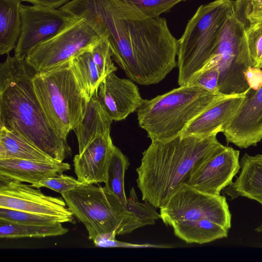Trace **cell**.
Returning <instances> with one entry per match:
<instances>
[{"label": "cell", "mask_w": 262, "mask_h": 262, "mask_svg": "<svg viewBox=\"0 0 262 262\" xmlns=\"http://www.w3.org/2000/svg\"><path fill=\"white\" fill-rule=\"evenodd\" d=\"M234 0H215L198 7L178 40V84L187 85L211 59Z\"/></svg>", "instance_id": "obj_5"}, {"label": "cell", "mask_w": 262, "mask_h": 262, "mask_svg": "<svg viewBox=\"0 0 262 262\" xmlns=\"http://www.w3.org/2000/svg\"><path fill=\"white\" fill-rule=\"evenodd\" d=\"M93 46L74 56L69 62L77 82L88 102L98 92L103 80L93 59L91 52Z\"/></svg>", "instance_id": "obj_23"}, {"label": "cell", "mask_w": 262, "mask_h": 262, "mask_svg": "<svg viewBox=\"0 0 262 262\" xmlns=\"http://www.w3.org/2000/svg\"><path fill=\"white\" fill-rule=\"evenodd\" d=\"M250 89L224 98L206 110L188 124L180 137L205 138L223 133Z\"/></svg>", "instance_id": "obj_17"}, {"label": "cell", "mask_w": 262, "mask_h": 262, "mask_svg": "<svg viewBox=\"0 0 262 262\" xmlns=\"http://www.w3.org/2000/svg\"><path fill=\"white\" fill-rule=\"evenodd\" d=\"M34 188L13 180L1 182L0 207L66 219L75 224V216L63 198L46 195Z\"/></svg>", "instance_id": "obj_12"}, {"label": "cell", "mask_w": 262, "mask_h": 262, "mask_svg": "<svg viewBox=\"0 0 262 262\" xmlns=\"http://www.w3.org/2000/svg\"><path fill=\"white\" fill-rule=\"evenodd\" d=\"M21 0H0V54L15 49L21 27Z\"/></svg>", "instance_id": "obj_21"}, {"label": "cell", "mask_w": 262, "mask_h": 262, "mask_svg": "<svg viewBox=\"0 0 262 262\" xmlns=\"http://www.w3.org/2000/svg\"><path fill=\"white\" fill-rule=\"evenodd\" d=\"M222 145L216 135L151 141L136 169L142 200L156 208L163 206L185 182L193 167Z\"/></svg>", "instance_id": "obj_3"}, {"label": "cell", "mask_w": 262, "mask_h": 262, "mask_svg": "<svg viewBox=\"0 0 262 262\" xmlns=\"http://www.w3.org/2000/svg\"><path fill=\"white\" fill-rule=\"evenodd\" d=\"M230 96L195 85L180 86L151 99H143L137 111L139 125L151 141H166L180 136L194 119Z\"/></svg>", "instance_id": "obj_4"}, {"label": "cell", "mask_w": 262, "mask_h": 262, "mask_svg": "<svg viewBox=\"0 0 262 262\" xmlns=\"http://www.w3.org/2000/svg\"><path fill=\"white\" fill-rule=\"evenodd\" d=\"M241 172L234 182L224 190L230 200L238 196L254 200L262 205V154H245L240 162Z\"/></svg>", "instance_id": "obj_19"}, {"label": "cell", "mask_w": 262, "mask_h": 262, "mask_svg": "<svg viewBox=\"0 0 262 262\" xmlns=\"http://www.w3.org/2000/svg\"><path fill=\"white\" fill-rule=\"evenodd\" d=\"M54 160L19 135L0 127V160Z\"/></svg>", "instance_id": "obj_24"}, {"label": "cell", "mask_w": 262, "mask_h": 262, "mask_svg": "<svg viewBox=\"0 0 262 262\" xmlns=\"http://www.w3.org/2000/svg\"><path fill=\"white\" fill-rule=\"evenodd\" d=\"M171 227L176 236L189 244H203L227 237L229 231L207 219L176 222Z\"/></svg>", "instance_id": "obj_22"}, {"label": "cell", "mask_w": 262, "mask_h": 262, "mask_svg": "<svg viewBox=\"0 0 262 262\" xmlns=\"http://www.w3.org/2000/svg\"><path fill=\"white\" fill-rule=\"evenodd\" d=\"M244 73L246 82L252 90L257 91L262 85V69L249 66Z\"/></svg>", "instance_id": "obj_34"}, {"label": "cell", "mask_w": 262, "mask_h": 262, "mask_svg": "<svg viewBox=\"0 0 262 262\" xmlns=\"http://www.w3.org/2000/svg\"><path fill=\"white\" fill-rule=\"evenodd\" d=\"M60 9L106 40L113 60L139 84H157L177 66L178 40L164 17H148L122 0H73Z\"/></svg>", "instance_id": "obj_1"}, {"label": "cell", "mask_w": 262, "mask_h": 262, "mask_svg": "<svg viewBox=\"0 0 262 262\" xmlns=\"http://www.w3.org/2000/svg\"><path fill=\"white\" fill-rule=\"evenodd\" d=\"M82 183L75 178L60 174L54 177L45 179L37 183L31 184L37 188L46 187L61 194L71 190Z\"/></svg>", "instance_id": "obj_31"}, {"label": "cell", "mask_w": 262, "mask_h": 262, "mask_svg": "<svg viewBox=\"0 0 262 262\" xmlns=\"http://www.w3.org/2000/svg\"><path fill=\"white\" fill-rule=\"evenodd\" d=\"M228 143L241 148L255 146L262 140V85L251 89L223 132Z\"/></svg>", "instance_id": "obj_14"}, {"label": "cell", "mask_w": 262, "mask_h": 262, "mask_svg": "<svg viewBox=\"0 0 262 262\" xmlns=\"http://www.w3.org/2000/svg\"><path fill=\"white\" fill-rule=\"evenodd\" d=\"M0 220L24 225H48L57 223H70V221L66 219L1 207Z\"/></svg>", "instance_id": "obj_28"}, {"label": "cell", "mask_w": 262, "mask_h": 262, "mask_svg": "<svg viewBox=\"0 0 262 262\" xmlns=\"http://www.w3.org/2000/svg\"><path fill=\"white\" fill-rule=\"evenodd\" d=\"M219 75L217 67H212L196 75L187 85L198 86L213 93H222L219 86Z\"/></svg>", "instance_id": "obj_32"}, {"label": "cell", "mask_w": 262, "mask_h": 262, "mask_svg": "<svg viewBox=\"0 0 262 262\" xmlns=\"http://www.w3.org/2000/svg\"><path fill=\"white\" fill-rule=\"evenodd\" d=\"M37 73L25 59L7 54L0 64V127L12 132L52 159L63 162L72 155L67 140L50 122L33 82Z\"/></svg>", "instance_id": "obj_2"}, {"label": "cell", "mask_w": 262, "mask_h": 262, "mask_svg": "<svg viewBox=\"0 0 262 262\" xmlns=\"http://www.w3.org/2000/svg\"><path fill=\"white\" fill-rule=\"evenodd\" d=\"M102 37L84 19L33 48L26 57L37 72L58 67Z\"/></svg>", "instance_id": "obj_10"}, {"label": "cell", "mask_w": 262, "mask_h": 262, "mask_svg": "<svg viewBox=\"0 0 262 262\" xmlns=\"http://www.w3.org/2000/svg\"><path fill=\"white\" fill-rule=\"evenodd\" d=\"M69 62L37 72L33 79L36 94L50 122L64 139L81 123L88 102Z\"/></svg>", "instance_id": "obj_7"}, {"label": "cell", "mask_w": 262, "mask_h": 262, "mask_svg": "<svg viewBox=\"0 0 262 262\" xmlns=\"http://www.w3.org/2000/svg\"><path fill=\"white\" fill-rule=\"evenodd\" d=\"M255 230L257 232H261L262 231V225L258 227Z\"/></svg>", "instance_id": "obj_37"}, {"label": "cell", "mask_w": 262, "mask_h": 262, "mask_svg": "<svg viewBox=\"0 0 262 262\" xmlns=\"http://www.w3.org/2000/svg\"><path fill=\"white\" fill-rule=\"evenodd\" d=\"M73 0H21L31 3L32 5L59 9Z\"/></svg>", "instance_id": "obj_36"}, {"label": "cell", "mask_w": 262, "mask_h": 262, "mask_svg": "<svg viewBox=\"0 0 262 262\" xmlns=\"http://www.w3.org/2000/svg\"><path fill=\"white\" fill-rule=\"evenodd\" d=\"M115 146L107 134L99 136L82 153L76 155L73 166L77 179L84 184L105 183Z\"/></svg>", "instance_id": "obj_16"}, {"label": "cell", "mask_w": 262, "mask_h": 262, "mask_svg": "<svg viewBox=\"0 0 262 262\" xmlns=\"http://www.w3.org/2000/svg\"><path fill=\"white\" fill-rule=\"evenodd\" d=\"M115 231L98 235L93 240L96 247L102 248H170V246L151 244H134L121 242L116 239Z\"/></svg>", "instance_id": "obj_33"}, {"label": "cell", "mask_w": 262, "mask_h": 262, "mask_svg": "<svg viewBox=\"0 0 262 262\" xmlns=\"http://www.w3.org/2000/svg\"><path fill=\"white\" fill-rule=\"evenodd\" d=\"M239 151L222 145L196 164L184 183L204 192L219 195L230 185L241 168Z\"/></svg>", "instance_id": "obj_13"}, {"label": "cell", "mask_w": 262, "mask_h": 262, "mask_svg": "<svg viewBox=\"0 0 262 262\" xmlns=\"http://www.w3.org/2000/svg\"><path fill=\"white\" fill-rule=\"evenodd\" d=\"M243 47L250 66L262 69V22L249 24L244 35Z\"/></svg>", "instance_id": "obj_27"}, {"label": "cell", "mask_w": 262, "mask_h": 262, "mask_svg": "<svg viewBox=\"0 0 262 262\" xmlns=\"http://www.w3.org/2000/svg\"><path fill=\"white\" fill-rule=\"evenodd\" d=\"M248 5L249 0L233 1L220 31L214 53L198 73L217 67L220 73V91L225 95L240 94L250 88L244 72L251 66L243 47L244 35L249 25L247 19Z\"/></svg>", "instance_id": "obj_8"}, {"label": "cell", "mask_w": 262, "mask_h": 262, "mask_svg": "<svg viewBox=\"0 0 262 262\" xmlns=\"http://www.w3.org/2000/svg\"><path fill=\"white\" fill-rule=\"evenodd\" d=\"M93 60L102 80L108 74L115 72L117 68L113 60L112 53L108 42L102 38L91 49Z\"/></svg>", "instance_id": "obj_29"}, {"label": "cell", "mask_w": 262, "mask_h": 262, "mask_svg": "<svg viewBox=\"0 0 262 262\" xmlns=\"http://www.w3.org/2000/svg\"><path fill=\"white\" fill-rule=\"evenodd\" d=\"M61 196L90 239L114 231L117 235L129 233L142 227L134 212L98 184H81Z\"/></svg>", "instance_id": "obj_6"}, {"label": "cell", "mask_w": 262, "mask_h": 262, "mask_svg": "<svg viewBox=\"0 0 262 262\" xmlns=\"http://www.w3.org/2000/svg\"><path fill=\"white\" fill-rule=\"evenodd\" d=\"M160 219L167 226L181 221L207 219L229 230L231 214L226 199L200 191L182 183L160 208Z\"/></svg>", "instance_id": "obj_9"}, {"label": "cell", "mask_w": 262, "mask_h": 262, "mask_svg": "<svg viewBox=\"0 0 262 262\" xmlns=\"http://www.w3.org/2000/svg\"><path fill=\"white\" fill-rule=\"evenodd\" d=\"M97 93L88 102L82 121L74 130L78 140L79 154L99 136L110 134L113 120L100 104Z\"/></svg>", "instance_id": "obj_20"}, {"label": "cell", "mask_w": 262, "mask_h": 262, "mask_svg": "<svg viewBox=\"0 0 262 262\" xmlns=\"http://www.w3.org/2000/svg\"><path fill=\"white\" fill-rule=\"evenodd\" d=\"M247 19L249 24L262 22V0H249Z\"/></svg>", "instance_id": "obj_35"}, {"label": "cell", "mask_w": 262, "mask_h": 262, "mask_svg": "<svg viewBox=\"0 0 262 262\" xmlns=\"http://www.w3.org/2000/svg\"><path fill=\"white\" fill-rule=\"evenodd\" d=\"M129 165L128 158L115 146L107 170V178L103 189L115 195L126 205L127 198L124 190L125 172Z\"/></svg>", "instance_id": "obj_26"}, {"label": "cell", "mask_w": 262, "mask_h": 262, "mask_svg": "<svg viewBox=\"0 0 262 262\" xmlns=\"http://www.w3.org/2000/svg\"><path fill=\"white\" fill-rule=\"evenodd\" d=\"M71 169L68 163L55 160H0V180H13L31 184L54 177Z\"/></svg>", "instance_id": "obj_18"}, {"label": "cell", "mask_w": 262, "mask_h": 262, "mask_svg": "<svg viewBox=\"0 0 262 262\" xmlns=\"http://www.w3.org/2000/svg\"><path fill=\"white\" fill-rule=\"evenodd\" d=\"M21 27L14 49V56L25 59L35 47L47 41L77 23L80 18L59 9L22 5Z\"/></svg>", "instance_id": "obj_11"}, {"label": "cell", "mask_w": 262, "mask_h": 262, "mask_svg": "<svg viewBox=\"0 0 262 262\" xmlns=\"http://www.w3.org/2000/svg\"><path fill=\"white\" fill-rule=\"evenodd\" d=\"M68 231L62 223L48 225H24L0 220L1 238H44L62 235Z\"/></svg>", "instance_id": "obj_25"}, {"label": "cell", "mask_w": 262, "mask_h": 262, "mask_svg": "<svg viewBox=\"0 0 262 262\" xmlns=\"http://www.w3.org/2000/svg\"><path fill=\"white\" fill-rule=\"evenodd\" d=\"M97 97L103 108L113 121H121L137 111L143 99L131 79L120 78L115 72L101 81Z\"/></svg>", "instance_id": "obj_15"}, {"label": "cell", "mask_w": 262, "mask_h": 262, "mask_svg": "<svg viewBox=\"0 0 262 262\" xmlns=\"http://www.w3.org/2000/svg\"><path fill=\"white\" fill-rule=\"evenodd\" d=\"M148 17H159L178 3L186 0H122Z\"/></svg>", "instance_id": "obj_30"}]
</instances>
